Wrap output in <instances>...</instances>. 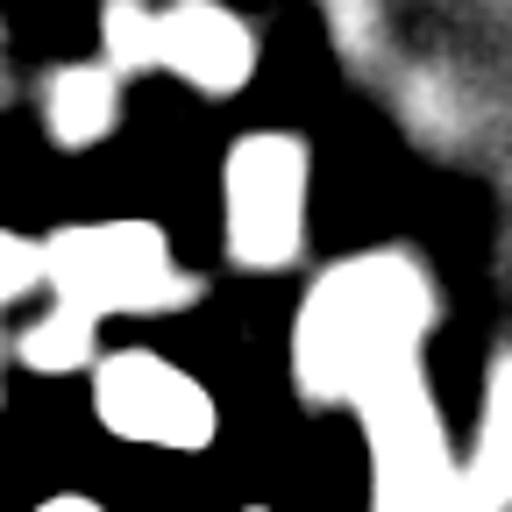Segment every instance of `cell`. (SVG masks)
Segmentation results:
<instances>
[{"mask_svg":"<svg viewBox=\"0 0 512 512\" xmlns=\"http://www.w3.org/2000/svg\"><path fill=\"white\" fill-rule=\"evenodd\" d=\"M434 278L406 249H363L320 271L292 313V377L306 406H356L377 377L420 363Z\"/></svg>","mask_w":512,"mask_h":512,"instance_id":"6da1fadb","label":"cell"},{"mask_svg":"<svg viewBox=\"0 0 512 512\" xmlns=\"http://www.w3.org/2000/svg\"><path fill=\"white\" fill-rule=\"evenodd\" d=\"M36 256L50 299L86 320H164L200 299V278L171 256L157 221H79L36 242Z\"/></svg>","mask_w":512,"mask_h":512,"instance_id":"7a4b0ae2","label":"cell"},{"mask_svg":"<svg viewBox=\"0 0 512 512\" xmlns=\"http://www.w3.org/2000/svg\"><path fill=\"white\" fill-rule=\"evenodd\" d=\"M349 413L370 448V512H470L463 456L420 363L377 377Z\"/></svg>","mask_w":512,"mask_h":512,"instance_id":"3957f363","label":"cell"},{"mask_svg":"<svg viewBox=\"0 0 512 512\" xmlns=\"http://www.w3.org/2000/svg\"><path fill=\"white\" fill-rule=\"evenodd\" d=\"M306 200H313V157L285 128H256L221 164V235L242 271L271 278L292 271L306 249Z\"/></svg>","mask_w":512,"mask_h":512,"instance_id":"277c9868","label":"cell"},{"mask_svg":"<svg viewBox=\"0 0 512 512\" xmlns=\"http://www.w3.org/2000/svg\"><path fill=\"white\" fill-rule=\"evenodd\" d=\"M86 384H93V420L114 441L157 448V456H200L221 434L214 392L164 349H100Z\"/></svg>","mask_w":512,"mask_h":512,"instance_id":"5b68a950","label":"cell"},{"mask_svg":"<svg viewBox=\"0 0 512 512\" xmlns=\"http://www.w3.org/2000/svg\"><path fill=\"white\" fill-rule=\"evenodd\" d=\"M150 64L178 72L192 93H242L249 72H256V36L214 8V0H185V8H164L150 15Z\"/></svg>","mask_w":512,"mask_h":512,"instance_id":"8992f818","label":"cell"},{"mask_svg":"<svg viewBox=\"0 0 512 512\" xmlns=\"http://www.w3.org/2000/svg\"><path fill=\"white\" fill-rule=\"evenodd\" d=\"M463 498H470V512L512 505V356L491 363V377H484L477 434H470V456H463Z\"/></svg>","mask_w":512,"mask_h":512,"instance_id":"52a82bcc","label":"cell"},{"mask_svg":"<svg viewBox=\"0 0 512 512\" xmlns=\"http://www.w3.org/2000/svg\"><path fill=\"white\" fill-rule=\"evenodd\" d=\"M114 121H121V79H114V64H72V72H57L43 86V128H50V143H64V150L107 143Z\"/></svg>","mask_w":512,"mask_h":512,"instance_id":"ba28073f","label":"cell"},{"mask_svg":"<svg viewBox=\"0 0 512 512\" xmlns=\"http://www.w3.org/2000/svg\"><path fill=\"white\" fill-rule=\"evenodd\" d=\"M8 356L36 377H86L93 356H100V320L72 313V306H43L36 320H22V335L8 342Z\"/></svg>","mask_w":512,"mask_h":512,"instance_id":"9c48e42d","label":"cell"},{"mask_svg":"<svg viewBox=\"0 0 512 512\" xmlns=\"http://www.w3.org/2000/svg\"><path fill=\"white\" fill-rule=\"evenodd\" d=\"M36 285H43V256H36V242H22L15 228H0V306L29 299Z\"/></svg>","mask_w":512,"mask_h":512,"instance_id":"30bf717a","label":"cell"},{"mask_svg":"<svg viewBox=\"0 0 512 512\" xmlns=\"http://www.w3.org/2000/svg\"><path fill=\"white\" fill-rule=\"evenodd\" d=\"M29 512H107L100 498H86V491H50V498H36Z\"/></svg>","mask_w":512,"mask_h":512,"instance_id":"8fae6325","label":"cell"},{"mask_svg":"<svg viewBox=\"0 0 512 512\" xmlns=\"http://www.w3.org/2000/svg\"><path fill=\"white\" fill-rule=\"evenodd\" d=\"M0 406H8V342H0Z\"/></svg>","mask_w":512,"mask_h":512,"instance_id":"7c38bea8","label":"cell"},{"mask_svg":"<svg viewBox=\"0 0 512 512\" xmlns=\"http://www.w3.org/2000/svg\"><path fill=\"white\" fill-rule=\"evenodd\" d=\"M242 512H271V505H242Z\"/></svg>","mask_w":512,"mask_h":512,"instance_id":"4fadbf2b","label":"cell"}]
</instances>
